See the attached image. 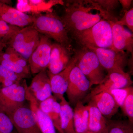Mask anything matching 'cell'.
<instances>
[{
	"label": "cell",
	"instance_id": "cell-1",
	"mask_svg": "<svg viewBox=\"0 0 133 133\" xmlns=\"http://www.w3.org/2000/svg\"><path fill=\"white\" fill-rule=\"evenodd\" d=\"M68 32L75 34L90 28L100 21L117 20L101 7L94 1H75L66 5L60 17Z\"/></svg>",
	"mask_w": 133,
	"mask_h": 133
},
{
	"label": "cell",
	"instance_id": "cell-2",
	"mask_svg": "<svg viewBox=\"0 0 133 133\" xmlns=\"http://www.w3.org/2000/svg\"><path fill=\"white\" fill-rule=\"evenodd\" d=\"M33 16L32 25L39 34L52 38L71 50L69 32L61 18L52 13Z\"/></svg>",
	"mask_w": 133,
	"mask_h": 133
},
{
	"label": "cell",
	"instance_id": "cell-3",
	"mask_svg": "<svg viewBox=\"0 0 133 133\" xmlns=\"http://www.w3.org/2000/svg\"><path fill=\"white\" fill-rule=\"evenodd\" d=\"M73 36L84 47L112 49V33L109 21L102 20L90 28Z\"/></svg>",
	"mask_w": 133,
	"mask_h": 133
},
{
	"label": "cell",
	"instance_id": "cell-4",
	"mask_svg": "<svg viewBox=\"0 0 133 133\" xmlns=\"http://www.w3.org/2000/svg\"><path fill=\"white\" fill-rule=\"evenodd\" d=\"M76 55V65L90 81L91 87L102 83L106 75L95 53L84 47Z\"/></svg>",
	"mask_w": 133,
	"mask_h": 133
},
{
	"label": "cell",
	"instance_id": "cell-5",
	"mask_svg": "<svg viewBox=\"0 0 133 133\" xmlns=\"http://www.w3.org/2000/svg\"><path fill=\"white\" fill-rule=\"evenodd\" d=\"M40 41V34L33 25L22 28L13 36L8 45L28 61Z\"/></svg>",
	"mask_w": 133,
	"mask_h": 133
},
{
	"label": "cell",
	"instance_id": "cell-6",
	"mask_svg": "<svg viewBox=\"0 0 133 133\" xmlns=\"http://www.w3.org/2000/svg\"><path fill=\"white\" fill-rule=\"evenodd\" d=\"M21 81L7 87L0 86V111L8 116L23 106L26 99V81Z\"/></svg>",
	"mask_w": 133,
	"mask_h": 133
},
{
	"label": "cell",
	"instance_id": "cell-7",
	"mask_svg": "<svg viewBox=\"0 0 133 133\" xmlns=\"http://www.w3.org/2000/svg\"><path fill=\"white\" fill-rule=\"evenodd\" d=\"M91 87L90 81L76 64L69 75L66 91L69 102L76 105L77 102L81 101Z\"/></svg>",
	"mask_w": 133,
	"mask_h": 133
},
{
	"label": "cell",
	"instance_id": "cell-8",
	"mask_svg": "<svg viewBox=\"0 0 133 133\" xmlns=\"http://www.w3.org/2000/svg\"><path fill=\"white\" fill-rule=\"evenodd\" d=\"M86 48L95 53L101 66L108 72L124 70L127 64L128 57L126 52L105 48L92 47Z\"/></svg>",
	"mask_w": 133,
	"mask_h": 133
},
{
	"label": "cell",
	"instance_id": "cell-9",
	"mask_svg": "<svg viewBox=\"0 0 133 133\" xmlns=\"http://www.w3.org/2000/svg\"><path fill=\"white\" fill-rule=\"evenodd\" d=\"M52 43L50 38L40 35L39 44L29 58L28 62L30 71L37 74L44 71L48 68L49 63Z\"/></svg>",
	"mask_w": 133,
	"mask_h": 133
},
{
	"label": "cell",
	"instance_id": "cell-10",
	"mask_svg": "<svg viewBox=\"0 0 133 133\" xmlns=\"http://www.w3.org/2000/svg\"><path fill=\"white\" fill-rule=\"evenodd\" d=\"M8 116L18 133H42L30 108L23 105Z\"/></svg>",
	"mask_w": 133,
	"mask_h": 133
},
{
	"label": "cell",
	"instance_id": "cell-11",
	"mask_svg": "<svg viewBox=\"0 0 133 133\" xmlns=\"http://www.w3.org/2000/svg\"><path fill=\"white\" fill-rule=\"evenodd\" d=\"M132 83L130 74L124 70L108 72L102 83L92 90L89 98L102 92L127 88L131 87Z\"/></svg>",
	"mask_w": 133,
	"mask_h": 133
},
{
	"label": "cell",
	"instance_id": "cell-12",
	"mask_svg": "<svg viewBox=\"0 0 133 133\" xmlns=\"http://www.w3.org/2000/svg\"><path fill=\"white\" fill-rule=\"evenodd\" d=\"M0 20L10 25L23 28L33 24V16L0 1Z\"/></svg>",
	"mask_w": 133,
	"mask_h": 133
},
{
	"label": "cell",
	"instance_id": "cell-13",
	"mask_svg": "<svg viewBox=\"0 0 133 133\" xmlns=\"http://www.w3.org/2000/svg\"><path fill=\"white\" fill-rule=\"evenodd\" d=\"M71 50L58 43H52L49 63V73L56 74L64 70L71 61Z\"/></svg>",
	"mask_w": 133,
	"mask_h": 133
},
{
	"label": "cell",
	"instance_id": "cell-14",
	"mask_svg": "<svg viewBox=\"0 0 133 133\" xmlns=\"http://www.w3.org/2000/svg\"><path fill=\"white\" fill-rule=\"evenodd\" d=\"M111 25L112 33V49L133 55L132 33L127 30L124 26L115 22L109 21Z\"/></svg>",
	"mask_w": 133,
	"mask_h": 133
},
{
	"label": "cell",
	"instance_id": "cell-15",
	"mask_svg": "<svg viewBox=\"0 0 133 133\" xmlns=\"http://www.w3.org/2000/svg\"><path fill=\"white\" fill-rule=\"evenodd\" d=\"M77 58L76 55L72 58L71 61L64 70L56 74L49 73L52 92L56 99L61 100L66 92L68 84L69 75L72 69L76 65Z\"/></svg>",
	"mask_w": 133,
	"mask_h": 133
},
{
	"label": "cell",
	"instance_id": "cell-16",
	"mask_svg": "<svg viewBox=\"0 0 133 133\" xmlns=\"http://www.w3.org/2000/svg\"><path fill=\"white\" fill-rule=\"evenodd\" d=\"M28 90L39 102L52 96L49 77L45 71L36 74Z\"/></svg>",
	"mask_w": 133,
	"mask_h": 133
},
{
	"label": "cell",
	"instance_id": "cell-17",
	"mask_svg": "<svg viewBox=\"0 0 133 133\" xmlns=\"http://www.w3.org/2000/svg\"><path fill=\"white\" fill-rule=\"evenodd\" d=\"M26 99L29 101L32 110L42 133H56L53 122L50 117L43 112L39 107V102L26 88Z\"/></svg>",
	"mask_w": 133,
	"mask_h": 133
},
{
	"label": "cell",
	"instance_id": "cell-18",
	"mask_svg": "<svg viewBox=\"0 0 133 133\" xmlns=\"http://www.w3.org/2000/svg\"><path fill=\"white\" fill-rule=\"evenodd\" d=\"M106 118L110 119L118 112L119 107L109 92L103 91L91 98Z\"/></svg>",
	"mask_w": 133,
	"mask_h": 133
},
{
	"label": "cell",
	"instance_id": "cell-19",
	"mask_svg": "<svg viewBox=\"0 0 133 133\" xmlns=\"http://www.w3.org/2000/svg\"><path fill=\"white\" fill-rule=\"evenodd\" d=\"M89 109L88 131L93 133H106L107 120L92 101L88 105Z\"/></svg>",
	"mask_w": 133,
	"mask_h": 133
},
{
	"label": "cell",
	"instance_id": "cell-20",
	"mask_svg": "<svg viewBox=\"0 0 133 133\" xmlns=\"http://www.w3.org/2000/svg\"><path fill=\"white\" fill-rule=\"evenodd\" d=\"M40 109L46 114L52 121L56 130L59 133H64L61 128L60 122V105L57 99L52 96L39 102Z\"/></svg>",
	"mask_w": 133,
	"mask_h": 133
},
{
	"label": "cell",
	"instance_id": "cell-21",
	"mask_svg": "<svg viewBox=\"0 0 133 133\" xmlns=\"http://www.w3.org/2000/svg\"><path fill=\"white\" fill-rule=\"evenodd\" d=\"M74 108L73 120L76 133H86L88 131L89 109L81 101L76 103Z\"/></svg>",
	"mask_w": 133,
	"mask_h": 133
},
{
	"label": "cell",
	"instance_id": "cell-22",
	"mask_svg": "<svg viewBox=\"0 0 133 133\" xmlns=\"http://www.w3.org/2000/svg\"><path fill=\"white\" fill-rule=\"evenodd\" d=\"M60 100V122L62 131L64 133H76L74 128L73 110L64 97Z\"/></svg>",
	"mask_w": 133,
	"mask_h": 133
},
{
	"label": "cell",
	"instance_id": "cell-23",
	"mask_svg": "<svg viewBox=\"0 0 133 133\" xmlns=\"http://www.w3.org/2000/svg\"><path fill=\"white\" fill-rule=\"evenodd\" d=\"M0 57L5 60L11 61L19 65L26 70L30 71L28 61L11 47H8L5 52L0 53Z\"/></svg>",
	"mask_w": 133,
	"mask_h": 133
},
{
	"label": "cell",
	"instance_id": "cell-24",
	"mask_svg": "<svg viewBox=\"0 0 133 133\" xmlns=\"http://www.w3.org/2000/svg\"><path fill=\"white\" fill-rule=\"evenodd\" d=\"M23 78L0 65V86L7 87L21 81Z\"/></svg>",
	"mask_w": 133,
	"mask_h": 133
},
{
	"label": "cell",
	"instance_id": "cell-25",
	"mask_svg": "<svg viewBox=\"0 0 133 133\" xmlns=\"http://www.w3.org/2000/svg\"><path fill=\"white\" fill-rule=\"evenodd\" d=\"M22 28L10 25L0 20V40H10Z\"/></svg>",
	"mask_w": 133,
	"mask_h": 133
},
{
	"label": "cell",
	"instance_id": "cell-26",
	"mask_svg": "<svg viewBox=\"0 0 133 133\" xmlns=\"http://www.w3.org/2000/svg\"><path fill=\"white\" fill-rule=\"evenodd\" d=\"M0 65L15 72L16 74L22 76L23 78L28 77L30 72V71L26 70L19 65L11 61L2 59L1 57Z\"/></svg>",
	"mask_w": 133,
	"mask_h": 133
},
{
	"label": "cell",
	"instance_id": "cell-27",
	"mask_svg": "<svg viewBox=\"0 0 133 133\" xmlns=\"http://www.w3.org/2000/svg\"><path fill=\"white\" fill-rule=\"evenodd\" d=\"M132 88L131 86L127 88L114 89L106 92H109L112 95L119 107L122 109L125 100Z\"/></svg>",
	"mask_w": 133,
	"mask_h": 133
},
{
	"label": "cell",
	"instance_id": "cell-28",
	"mask_svg": "<svg viewBox=\"0 0 133 133\" xmlns=\"http://www.w3.org/2000/svg\"><path fill=\"white\" fill-rule=\"evenodd\" d=\"M122 110L129 119V122L133 124V88L131 89L127 96Z\"/></svg>",
	"mask_w": 133,
	"mask_h": 133
},
{
	"label": "cell",
	"instance_id": "cell-29",
	"mask_svg": "<svg viewBox=\"0 0 133 133\" xmlns=\"http://www.w3.org/2000/svg\"><path fill=\"white\" fill-rule=\"evenodd\" d=\"M128 122L107 120L106 133H124Z\"/></svg>",
	"mask_w": 133,
	"mask_h": 133
},
{
	"label": "cell",
	"instance_id": "cell-30",
	"mask_svg": "<svg viewBox=\"0 0 133 133\" xmlns=\"http://www.w3.org/2000/svg\"><path fill=\"white\" fill-rule=\"evenodd\" d=\"M14 128L9 116L4 112L0 111V133H12Z\"/></svg>",
	"mask_w": 133,
	"mask_h": 133
},
{
	"label": "cell",
	"instance_id": "cell-31",
	"mask_svg": "<svg viewBox=\"0 0 133 133\" xmlns=\"http://www.w3.org/2000/svg\"><path fill=\"white\" fill-rule=\"evenodd\" d=\"M117 24L122 26H126L132 32L133 31V9L127 10L124 16L120 21L115 22Z\"/></svg>",
	"mask_w": 133,
	"mask_h": 133
},
{
	"label": "cell",
	"instance_id": "cell-32",
	"mask_svg": "<svg viewBox=\"0 0 133 133\" xmlns=\"http://www.w3.org/2000/svg\"><path fill=\"white\" fill-rule=\"evenodd\" d=\"M102 9L109 14L118 5V1H94Z\"/></svg>",
	"mask_w": 133,
	"mask_h": 133
},
{
	"label": "cell",
	"instance_id": "cell-33",
	"mask_svg": "<svg viewBox=\"0 0 133 133\" xmlns=\"http://www.w3.org/2000/svg\"><path fill=\"white\" fill-rule=\"evenodd\" d=\"M119 2L125 10L128 9L132 3V1H120Z\"/></svg>",
	"mask_w": 133,
	"mask_h": 133
},
{
	"label": "cell",
	"instance_id": "cell-34",
	"mask_svg": "<svg viewBox=\"0 0 133 133\" xmlns=\"http://www.w3.org/2000/svg\"><path fill=\"white\" fill-rule=\"evenodd\" d=\"M124 133H133V125L128 122Z\"/></svg>",
	"mask_w": 133,
	"mask_h": 133
},
{
	"label": "cell",
	"instance_id": "cell-35",
	"mask_svg": "<svg viewBox=\"0 0 133 133\" xmlns=\"http://www.w3.org/2000/svg\"><path fill=\"white\" fill-rule=\"evenodd\" d=\"M9 41L5 40H0V53L2 52L3 49L6 47Z\"/></svg>",
	"mask_w": 133,
	"mask_h": 133
},
{
	"label": "cell",
	"instance_id": "cell-36",
	"mask_svg": "<svg viewBox=\"0 0 133 133\" xmlns=\"http://www.w3.org/2000/svg\"><path fill=\"white\" fill-rule=\"evenodd\" d=\"M86 133H93L92 132H89V131H88V132H87Z\"/></svg>",
	"mask_w": 133,
	"mask_h": 133
},
{
	"label": "cell",
	"instance_id": "cell-37",
	"mask_svg": "<svg viewBox=\"0 0 133 133\" xmlns=\"http://www.w3.org/2000/svg\"><path fill=\"white\" fill-rule=\"evenodd\" d=\"M13 133V132H12V133Z\"/></svg>",
	"mask_w": 133,
	"mask_h": 133
}]
</instances>
